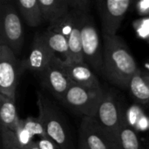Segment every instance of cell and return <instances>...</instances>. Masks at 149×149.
<instances>
[{
    "instance_id": "6da1fadb",
    "label": "cell",
    "mask_w": 149,
    "mask_h": 149,
    "mask_svg": "<svg viewBox=\"0 0 149 149\" xmlns=\"http://www.w3.org/2000/svg\"><path fill=\"white\" fill-rule=\"evenodd\" d=\"M139 70L134 56L120 36L104 37L102 71L112 84L127 88L130 79Z\"/></svg>"
},
{
    "instance_id": "7a4b0ae2",
    "label": "cell",
    "mask_w": 149,
    "mask_h": 149,
    "mask_svg": "<svg viewBox=\"0 0 149 149\" xmlns=\"http://www.w3.org/2000/svg\"><path fill=\"white\" fill-rule=\"evenodd\" d=\"M37 105L38 117L45 128L46 136L60 149H75L67 123L56 105L40 92L38 93Z\"/></svg>"
},
{
    "instance_id": "3957f363",
    "label": "cell",
    "mask_w": 149,
    "mask_h": 149,
    "mask_svg": "<svg viewBox=\"0 0 149 149\" xmlns=\"http://www.w3.org/2000/svg\"><path fill=\"white\" fill-rule=\"evenodd\" d=\"M24 41V28L16 5L2 0L0 3V45L8 46L15 54H17L23 48Z\"/></svg>"
},
{
    "instance_id": "277c9868",
    "label": "cell",
    "mask_w": 149,
    "mask_h": 149,
    "mask_svg": "<svg viewBox=\"0 0 149 149\" xmlns=\"http://www.w3.org/2000/svg\"><path fill=\"white\" fill-rule=\"evenodd\" d=\"M105 91L72 84L60 102L72 113L83 117L95 118Z\"/></svg>"
},
{
    "instance_id": "5b68a950",
    "label": "cell",
    "mask_w": 149,
    "mask_h": 149,
    "mask_svg": "<svg viewBox=\"0 0 149 149\" xmlns=\"http://www.w3.org/2000/svg\"><path fill=\"white\" fill-rule=\"evenodd\" d=\"M82 52L85 62L93 70H103V50L94 19L90 13H85L81 25Z\"/></svg>"
},
{
    "instance_id": "8992f818",
    "label": "cell",
    "mask_w": 149,
    "mask_h": 149,
    "mask_svg": "<svg viewBox=\"0 0 149 149\" xmlns=\"http://www.w3.org/2000/svg\"><path fill=\"white\" fill-rule=\"evenodd\" d=\"M95 119L116 142L118 133L126 119L121 105L113 93H105Z\"/></svg>"
},
{
    "instance_id": "52a82bcc",
    "label": "cell",
    "mask_w": 149,
    "mask_h": 149,
    "mask_svg": "<svg viewBox=\"0 0 149 149\" xmlns=\"http://www.w3.org/2000/svg\"><path fill=\"white\" fill-rule=\"evenodd\" d=\"M131 3L130 0H100L96 2L104 37L117 36Z\"/></svg>"
},
{
    "instance_id": "ba28073f",
    "label": "cell",
    "mask_w": 149,
    "mask_h": 149,
    "mask_svg": "<svg viewBox=\"0 0 149 149\" xmlns=\"http://www.w3.org/2000/svg\"><path fill=\"white\" fill-rule=\"evenodd\" d=\"M39 78L42 86L59 101L72 84L65 64L55 56L39 75Z\"/></svg>"
},
{
    "instance_id": "9c48e42d",
    "label": "cell",
    "mask_w": 149,
    "mask_h": 149,
    "mask_svg": "<svg viewBox=\"0 0 149 149\" xmlns=\"http://www.w3.org/2000/svg\"><path fill=\"white\" fill-rule=\"evenodd\" d=\"M79 143L86 149H118L115 141L92 117H83L79 126Z\"/></svg>"
},
{
    "instance_id": "30bf717a",
    "label": "cell",
    "mask_w": 149,
    "mask_h": 149,
    "mask_svg": "<svg viewBox=\"0 0 149 149\" xmlns=\"http://www.w3.org/2000/svg\"><path fill=\"white\" fill-rule=\"evenodd\" d=\"M19 73L15 52L8 46L0 45V94L15 100Z\"/></svg>"
},
{
    "instance_id": "8fae6325",
    "label": "cell",
    "mask_w": 149,
    "mask_h": 149,
    "mask_svg": "<svg viewBox=\"0 0 149 149\" xmlns=\"http://www.w3.org/2000/svg\"><path fill=\"white\" fill-rule=\"evenodd\" d=\"M53 57L54 54L45 42L42 34L37 33L33 38L29 55L23 65L25 69H28L39 76Z\"/></svg>"
},
{
    "instance_id": "7c38bea8",
    "label": "cell",
    "mask_w": 149,
    "mask_h": 149,
    "mask_svg": "<svg viewBox=\"0 0 149 149\" xmlns=\"http://www.w3.org/2000/svg\"><path fill=\"white\" fill-rule=\"evenodd\" d=\"M65 65L72 84L91 89L101 88L97 76L86 62H71Z\"/></svg>"
},
{
    "instance_id": "4fadbf2b",
    "label": "cell",
    "mask_w": 149,
    "mask_h": 149,
    "mask_svg": "<svg viewBox=\"0 0 149 149\" xmlns=\"http://www.w3.org/2000/svg\"><path fill=\"white\" fill-rule=\"evenodd\" d=\"M41 34L45 42L55 57L59 58L65 65L72 62L68 39L65 36L47 30Z\"/></svg>"
},
{
    "instance_id": "5bb4252c",
    "label": "cell",
    "mask_w": 149,
    "mask_h": 149,
    "mask_svg": "<svg viewBox=\"0 0 149 149\" xmlns=\"http://www.w3.org/2000/svg\"><path fill=\"white\" fill-rule=\"evenodd\" d=\"M15 5L24 21L30 27H38L45 22L38 0H19L15 2Z\"/></svg>"
},
{
    "instance_id": "9a60e30c",
    "label": "cell",
    "mask_w": 149,
    "mask_h": 149,
    "mask_svg": "<svg viewBox=\"0 0 149 149\" xmlns=\"http://www.w3.org/2000/svg\"><path fill=\"white\" fill-rule=\"evenodd\" d=\"M0 120L1 127L16 131L21 119L18 118L15 105V100L0 94Z\"/></svg>"
},
{
    "instance_id": "2e32d148",
    "label": "cell",
    "mask_w": 149,
    "mask_h": 149,
    "mask_svg": "<svg viewBox=\"0 0 149 149\" xmlns=\"http://www.w3.org/2000/svg\"><path fill=\"white\" fill-rule=\"evenodd\" d=\"M127 89L140 103L149 102V74L139 70L130 79Z\"/></svg>"
},
{
    "instance_id": "e0dca14e",
    "label": "cell",
    "mask_w": 149,
    "mask_h": 149,
    "mask_svg": "<svg viewBox=\"0 0 149 149\" xmlns=\"http://www.w3.org/2000/svg\"><path fill=\"white\" fill-rule=\"evenodd\" d=\"M44 21L49 24L65 15L71 9L68 0H38Z\"/></svg>"
},
{
    "instance_id": "ac0fdd59",
    "label": "cell",
    "mask_w": 149,
    "mask_h": 149,
    "mask_svg": "<svg viewBox=\"0 0 149 149\" xmlns=\"http://www.w3.org/2000/svg\"><path fill=\"white\" fill-rule=\"evenodd\" d=\"M80 13L81 12L70 10L65 15H64L60 18L49 24L47 31L61 34L68 39Z\"/></svg>"
},
{
    "instance_id": "d6986e66",
    "label": "cell",
    "mask_w": 149,
    "mask_h": 149,
    "mask_svg": "<svg viewBox=\"0 0 149 149\" xmlns=\"http://www.w3.org/2000/svg\"><path fill=\"white\" fill-rule=\"evenodd\" d=\"M85 13H80L75 26L68 38V44L70 49V54L72 62H85L83 52H82V43H81V25L82 18Z\"/></svg>"
},
{
    "instance_id": "ffe728a7",
    "label": "cell",
    "mask_w": 149,
    "mask_h": 149,
    "mask_svg": "<svg viewBox=\"0 0 149 149\" xmlns=\"http://www.w3.org/2000/svg\"><path fill=\"white\" fill-rule=\"evenodd\" d=\"M116 144L118 149H141V141L135 130L127 123V120L118 133Z\"/></svg>"
},
{
    "instance_id": "44dd1931",
    "label": "cell",
    "mask_w": 149,
    "mask_h": 149,
    "mask_svg": "<svg viewBox=\"0 0 149 149\" xmlns=\"http://www.w3.org/2000/svg\"><path fill=\"white\" fill-rule=\"evenodd\" d=\"M23 123H24V127L27 129V131L30 133V134L31 135L32 138L36 135H38L39 138L47 137L45 128H44L40 120L38 119V117L35 118V117L29 116L26 119L23 120Z\"/></svg>"
},
{
    "instance_id": "7402d4cb",
    "label": "cell",
    "mask_w": 149,
    "mask_h": 149,
    "mask_svg": "<svg viewBox=\"0 0 149 149\" xmlns=\"http://www.w3.org/2000/svg\"><path fill=\"white\" fill-rule=\"evenodd\" d=\"M1 132L3 149H24L13 131L1 127Z\"/></svg>"
},
{
    "instance_id": "603a6c76",
    "label": "cell",
    "mask_w": 149,
    "mask_h": 149,
    "mask_svg": "<svg viewBox=\"0 0 149 149\" xmlns=\"http://www.w3.org/2000/svg\"><path fill=\"white\" fill-rule=\"evenodd\" d=\"M134 27L138 36L149 43V17L136 20L134 23Z\"/></svg>"
},
{
    "instance_id": "cb8c5ba5",
    "label": "cell",
    "mask_w": 149,
    "mask_h": 149,
    "mask_svg": "<svg viewBox=\"0 0 149 149\" xmlns=\"http://www.w3.org/2000/svg\"><path fill=\"white\" fill-rule=\"evenodd\" d=\"M18 139V141L20 142V144L23 146V148L28 146L31 142L33 141V138L31 137V135L30 134V133L27 131V129L24 127V123H23V120H20L19 125L17 126L16 131L14 132Z\"/></svg>"
},
{
    "instance_id": "d4e9b609",
    "label": "cell",
    "mask_w": 149,
    "mask_h": 149,
    "mask_svg": "<svg viewBox=\"0 0 149 149\" xmlns=\"http://www.w3.org/2000/svg\"><path fill=\"white\" fill-rule=\"evenodd\" d=\"M71 10L81 12L90 13L92 2L89 0H68Z\"/></svg>"
},
{
    "instance_id": "484cf974",
    "label": "cell",
    "mask_w": 149,
    "mask_h": 149,
    "mask_svg": "<svg viewBox=\"0 0 149 149\" xmlns=\"http://www.w3.org/2000/svg\"><path fill=\"white\" fill-rule=\"evenodd\" d=\"M36 142L40 149H60L54 141L48 137H41Z\"/></svg>"
},
{
    "instance_id": "4316f807",
    "label": "cell",
    "mask_w": 149,
    "mask_h": 149,
    "mask_svg": "<svg viewBox=\"0 0 149 149\" xmlns=\"http://www.w3.org/2000/svg\"><path fill=\"white\" fill-rule=\"evenodd\" d=\"M135 9L139 15L142 17H149V0L138 1L135 3Z\"/></svg>"
},
{
    "instance_id": "83f0119b",
    "label": "cell",
    "mask_w": 149,
    "mask_h": 149,
    "mask_svg": "<svg viewBox=\"0 0 149 149\" xmlns=\"http://www.w3.org/2000/svg\"><path fill=\"white\" fill-rule=\"evenodd\" d=\"M24 149H40V148H38V146L37 142L33 141H32V142H31L28 146L24 147Z\"/></svg>"
},
{
    "instance_id": "f1b7e54d",
    "label": "cell",
    "mask_w": 149,
    "mask_h": 149,
    "mask_svg": "<svg viewBox=\"0 0 149 149\" xmlns=\"http://www.w3.org/2000/svg\"><path fill=\"white\" fill-rule=\"evenodd\" d=\"M78 149H86V148L84 146H82L81 144H79V147H78Z\"/></svg>"
}]
</instances>
